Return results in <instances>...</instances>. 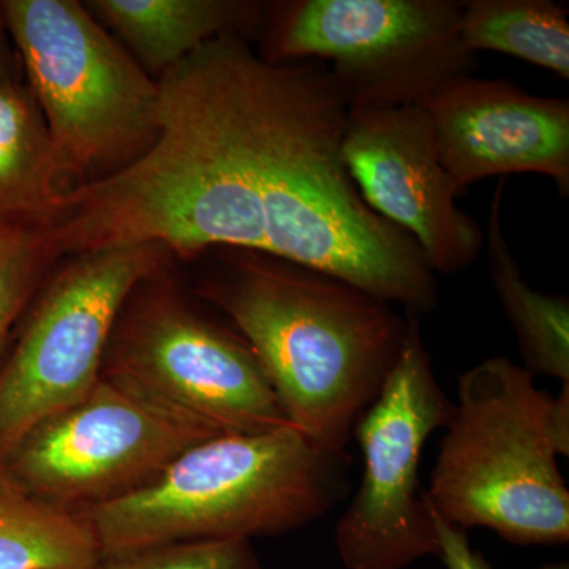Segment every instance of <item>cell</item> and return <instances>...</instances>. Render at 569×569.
<instances>
[{
  "mask_svg": "<svg viewBox=\"0 0 569 569\" xmlns=\"http://www.w3.org/2000/svg\"><path fill=\"white\" fill-rule=\"evenodd\" d=\"M342 153L366 204L410 234L436 274L478 260L485 230L456 204L462 190L441 163L425 108L350 110Z\"/></svg>",
  "mask_w": 569,
  "mask_h": 569,
  "instance_id": "obj_11",
  "label": "cell"
},
{
  "mask_svg": "<svg viewBox=\"0 0 569 569\" xmlns=\"http://www.w3.org/2000/svg\"><path fill=\"white\" fill-rule=\"evenodd\" d=\"M217 436L102 376L77 403L28 430L0 470L41 501L82 516L144 488Z\"/></svg>",
  "mask_w": 569,
  "mask_h": 569,
  "instance_id": "obj_10",
  "label": "cell"
},
{
  "mask_svg": "<svg viewBox=\"0 0 569 569\" xmlns=\"http://www.w3.org/2000/svg\"><path fill=\"white\" fill-rule=\"evenodd\" d=\"M142 62L163 74L224 33L252 37L263 7L242 0H96L89 3Z\"/></svg>",
  "mask_w": 569,
  "mask_h": 569,
  "instance_id": "obj_13",
  "label": "cell"
},
{
  "mask_svg": "<svg viewBox=\"0 0 569 569\" xmlns=\"http://www.w3.org/2000/svg\"><path fill=\"white\" fill-rule=\"evenodd\" d=\"M0 7L29 91L77 186L138 159L159 132V82L74 0Z\"/></svg>",
  "mask_w": 569,
  "mask_h": 569,
  "instance_id": "obj_5",
  "label": "cell"
},
{
  "mask_svg": "<svg viewBox=\"0 0 569 569\" xmlns=\"http://www.w3.org/2000/svg\"><path fill=\"white\" fill-rule=\"evenodd\" d=\"M3 31H6V26H3L2 7H0V44H2Z\"/></svg>",
  "mask_w": 569,
  "mask_h": 569,
  "instance_id": "obj_21",
  "label": "cell"
},
{
  "mask_svg": "<svg viewBox=\"0 0 569 569\" xmlns=\"http://www.w3.org/2000/svg\"><path fill=\"white\" fill-rule=\"evenodd\" d=\"M157 82L156 140L66 194L59 253L231 247L337 277L403 312L436 309V272L417 242L348 173L350 108L323 62H272L224 33Z\"/></svg>",
  "mask_w": 569,
  "mask_h": 569,
  "instance_id": "obj_1",
  "label": "cell"
},
{
  "mask_svg": "<svg viewBox=\"0 0 569 569\" xmlns=\"http://www.w3.org/2000/svg\"><path fill=\"white\" fill-rule=\"evenodd\" d=\"M56 260L52 222H0V362Z\"/></svg>",
  "mask_w": 569,
  "mask_h": 569,
  "instance_id": "obj_18",
  "label": "cell"
},
{
  "mask_svg": "<svg viewBox=\"0 0 569 569\" xmlns=\"http://www.w3.org/2000/svg\"><path fill=\"white\" fill-rule=\"evenodd\" d=\"M441 163L460 190L492 176L535 173L569 194V102L516 82L473 74L447 82L425 103Z\"/></svg>",
  "mask_w": 569,
  "mask_h": 569,
  "instance_id": "obj_12",
  "label": "cell"
},
{
  "mask_svg": "<svg viewBox=\"0 0 569 569\" xmlns=\"http://www.w3.org/2000/svg\"><path fill=\"white\" fill-rule=\"evenodd\" d=\"M96 569H261L249 539L178 542L102 553Z\"/></svg>",
  "mask_w": 569,
  "mask_h": 569,
  "instance_id": "obj_19",
  "label": "cell"
},
{
  "mask_svg": "<svg viewBox=\"0 0 569 569\" xmlns=\"http://www.w3.org/2000/svg\"><path fill=\"white\" fill-rule=\"evenodd\" d=\"M142 284L112 332L103 377L217 433H261L290 425L236 329L193 312L168 291H142Z\"/></svg>",
  "mask_w": 569,
  "mask_h": 569,
  "instance_id": "obj_8",
  "label": "cell"
},
{
  "mask_svg": "<svg viewBox=\"0 0 569 569\" xmlns=\"http://www.w3.org/2000/svg\"><path fill=\"white\" fill-rule=\"evenodd\" d=\"M505 187L507 178H500L485 231L490 282L518 337L523 367L535 377H552L569 387V299L533 290L520 274L501 223Z\"/></svg>",
  "mask_w": 569,
  "mask_h": 569,
  "instance_id": "obj_15",
  "label": "cell"
},
{
  "mask_svg": "<svg viewBox=\"0 0 569 569\" xmlns=\"http://www.w3.org/2000/svg\"><path fill=\"white\" fill-rule=\"evenodd\" d=\"M163 257L159 246L74 254L43 284L0 362V462L37 422L99 383L123 307Z\"/></svg>",
  "mask_w": 569,
  "mask_h": 569,
  "instance_id": "obj_7",
  "label": "cell"
},
{
  "mask_svg": "<svg viewBox=\"0 0 569 569\" xmlns=\"http://www.w3.org/2000/svg\"><path fill=\"white\" fill-rule=\"evenodd\" d=\"M91 523L26 492L0 470V569H96Z\"/></svg>",
  "mask_w": 569,
  "mask_h": 569,
  "instance_id": "obj_16",
  "label": "cell"
},
{
  "mask_svg": "<svg viewBox=\"0 0 569 569\" xmlns=\"http://www.w3.org/2000/svg\"><path fill=\"white\" fill-rule=\"evenodd\" d=\"M460 39L471 54L501 52L569 80V14L550 0L462 2Z\"/></svg>",
  "mask_w": 569,
  "mask_h": 569,
  "instance_id": "obj_17",
  "label": "cell"
},
{
  "mask_svg": "<svg viewBox=\"0 0 569 569\" xmlns=\"http://www.w3.org/2000/svg\"><path fill=\"white\" fill-rule=\"evenodd\" d=\"M406 316L402 351L353 430L365 471L335 533L348 569H406L440 552L419 463L429 437L448 426L455 402L438 383L419 316Z\"/></svg>",
  "mask_w": 569,
  "mask_h": 569,
  "instance_id": "obj_9",
  "label": "cell"
},
{
  "mask_svg": "<svg viewBox=\"0 0 569 569\" xmlns=\"http://www.w3.org/2000/svg\"><path fill=\"white\" fill-rule=\"evenodd\" d=\"M346 452L288 425L223 433L183 451L144 488L82 515L102 552L276 537L325 518L346 496Z\"/></svg>",
  "mask_w": 569,
  "mask_h": 569,
  "instance_id": "obj_3",
  "label": "cell"
},
{
  "mask_svg": "<svg viewBox=\"0 0 569 569\" xmlns=\"http://www.w3.org/2000/svg\"><path fill=\"white\" fill-rule=\"evenodd\" d=\"M460 17L452 0H296L277 9L261 56L323 62L350 110L421 104L477 69Z\"/></svg>",
  "mask_w": 569,
  "mask_h": 569,
  "instance_id": "obj_6",
  "label": "cell"
},
{
  "mask_svg": "<svg viewBox=\"0 0 569 569\" xmlns=\"http://www.w3.org/2000/svg\"><path fill=\"white\" fill-rule=\"evenodd\" d=\"M70 181L31 91L0 74V222H52Z\"/></svg>",
  "mask_w": 569,
  "mask_h": 569,
  "instance_id": "obj_14",
  "label": "cell"
},
{
  "mask_svg": "<svg viewBox=\"0 0 569 569\" xmlns=\"http://www.w3.org/2000/svg\"><path fill=\"white\" fill-rule=\"evenodd\" d=\"M206 287L252 348L288 422L346 452L402 351L406 312L316 269L246 249Z\"/></svg>",
  "mask_w": 569,
  "mask_h": 569,
  "instance_id": "obj_2",
  "label": "cell"
},
{
  "mask_svg": "<svg viewBox=\"0 0 569 569\" xmlns=\"http://www.w3.org/2000/svg\"><path fill=\"white\" fill-rule=\"evenodd\" d=\"M432 518L436 523L438 548H440L438 557L443 560L447 569H492L485 557L471 548L466 530L449 523L433 508ZM535 569H569V567L568 563H548Z\"/></svg>",
  "mask_w": 569,
  "mask_h": 569,
  "instance_id": "obj_20",
  "label": "cell"
},
{
  "mask_svg": "<svg viewBox=\"0 0 569 569\" xmlns=\"http://www.w3.org/2000/svg\"><path fill=\"white\" fill-rule=\"evenodd\" d=\"M427 498L467 530L482 527L511 545L569 539V490L560 456L569 455V387L550 396L533 373L505 356L459 377Z\"/></svg>",
  "mask_w": 569,
  "mask_h": 569,
  "instance_id": "obj_4",
  "label": "cell"
}]
</instances>
